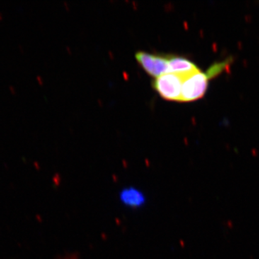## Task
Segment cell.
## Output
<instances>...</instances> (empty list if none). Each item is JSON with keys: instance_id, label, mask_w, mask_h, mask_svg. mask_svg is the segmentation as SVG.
<instances>
[{"instance_id": "cell-4", "label": "cell", "mask_w": 259, "mask_h": 259, "mask_svg": "<svg viewBox=\"0 0 259 259\" xmlns=\"http://www.w3.org/2000/svg\"><path fill=\"white\" fill-rule=\"evenodd\" d=\"M120 203L127 208L139 209L147 202V197L142 190L136 187H126L119 192Z\"/></svg>"}, {"instance_id": "cell-6", "label": "cell", "mask_w": 259, "mask_h": 259, "mask_svg": "<svg viewBox=\"0 0 259 259\" xmlns=\"http://www.w3.org/2000/svg\"><path fill=\"white\" fill-rule=\"evenodd\" d=\"M9 88H10V91H11L12 94H13V95H15V94H16V91H15L14 87L10 86Z\"/></svg>"}, {"instance_id": "cell-1", "label": "cell", "mask_w": 259, "mask_h": 259, "mask_svg": "<svg viewBox=\"0 0 259 259\" xmlns=\"http://www.w3.org/2000/svg\"><path fill=\"white\" fill-rule=\"evenodd\" d=\"M209 76L200 70L187 75L182 83L180 102L194 101L202 98L208 86Z\"/></svg>"}, {"instance_id": "cell-2", "label": "cell", "mask_w": 259, "mask_h": 259, "mask_svg": "<svg viewBox=\"0 0 259 259\" xmlns=\"http://www.w3.org/2000/svg\"><path fill=\"white\" fill-rule=\"evenodd\" d=\"M185 76L175 73H166L156 78L153 88L162 98L180 102L182 83Z\"/></svg>"}, {"instance_id": "cell-8", "label": "cell", "mask_w": 259, "mask_h": 259, "mask_svg": "<svg viewBox=\"0 0 259 259\" xmlns=\"http://www.w3.org/2000/svg\"><path fill=\"white\" fill-rule=\"evenodd\" d=\"M0 20H3V15L0 13Z\"/></svg>"}, {"instance_id": "cell-5", "label": "cell", "mask_w": 259, "mask_h": 259, "mask_svg": "<svg viewBox=\"0 0 259 259\" xmlns=\"http://www.w3.org/2000/svg\"><path fill=\"white\" fill-rule=\"evenodd\" d=\"M199 70L197 66L185 58L175 57L168 58V73H175L187 76Z\"/></svg>"}, {"instance_id": "cell-7", "label": "cell", "mask_w": 259, "mask_h": 259, "mask_svg": "<svg viewBox=\"0 0 259 259\" xmlns=\"http://www.w3.org/2000/svg\"><path fill=\"white\" fill-rule=\"evenodd\" d=\"M37 79L38 80L39 83H41V84H42V79H41V78H40V76H37Z\"/></svg>"}, {"instance_id": "cell-3", "label": "cell", "mask_w": 259, "mask_h": 259, "mask_svg": "<svg viewBox=\"0 0 259 259\" xmlns=\"http://www.w3.org/2000/svg\"><path fill=\"white\" fill-rule=\"evenodd\" d=\"M136 59L143 69L151 76L157 78L168 73V58L139 51L136 53Z\"/></svg>"}]
</instances>
